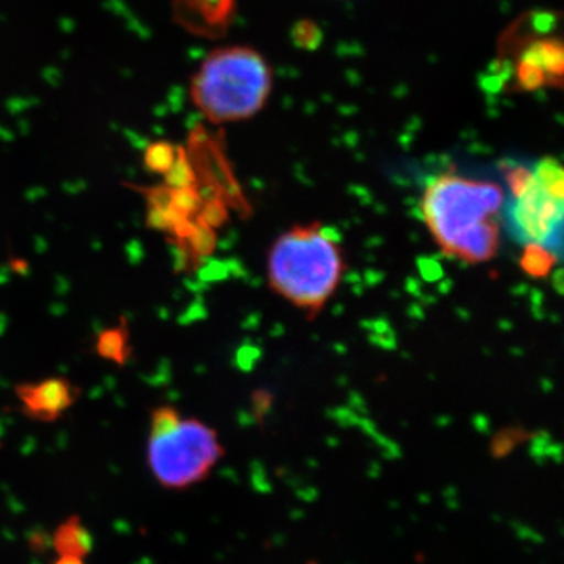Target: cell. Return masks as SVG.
<instances>
[{"label": "cell", "mask_w": 564, "mask_h": 564, "mask_svg": "<svg viewBox=\"0 0 564 564\" xmlns=\"http://www.w3.org/2000/svg\"><path fill=\"white\" fill-rule=\"evenodd\" d=\"M503 206L505 192L497 182L447 173L426 185L421 215L444 254L477 265L499 252Z\"/></svg>", "instance_id": "cell-1"}, {"label": "cell", "mask_w": 564, "mask_h": 564, "mask_svg": "<svg viewBox=\"0 0 564 564\" xmlns=\"http://www.w3.org/2000/svg\"><path fill=\"white\" fill-rule=\"evenodd\" d=\"M345 252L339 237L318 223L296 225L274 240L267 256V280L280 299L315 315L343 282Z\"/></svg>", "instance_id": "cell-2"}, {"label": "cell", "mask_w": 564, "mask_h": 564, "mask_svg": "<svg viewBox=\"0 0 564 564\" xmlns=\"http://www.w3.org/2000/svg\"><path fill=\"white\" fill-rule=\"evenodd\" d=\"M273 88V70L262 54L247 46L215 50L191 82L193 106L214 124L250 120Z\"/></svg>", "instance_id": "cell-3"}, {"label": "cell", "mask_w": 564, "mask_h": 564, "mask_svg": "<svg viewBox=\"0 0 564 564\" xmlns=\"http://www.w3.org/2000/svg\"><path fill=\"white\" fill-rule=\"evenodd\" d=\"M225 455L217 430L196 417H182L169 432L148 440V466L162 488H192L206 480Z\"/></svg>", "instance_id": "cell-4"}, {"label": "cell", "mask_w": 564, "mask_h": 564, "mask_svg": "<svg viewBox=\"0 0 564 564\" xmlns=\"http://www.w3.org/2000/svg\"><path fill=\"white\" fill-rule=\"evenodd\" d=\"M513 221L519 236L536 250L560 247L563 223V170L554 159L534 169H518L510 176Z\"/></svg>", "instance_id": "cell-5"}, {"label": "cell", "mask_w": 564, "mask_h": 564, "mask_svg": "<svg viewBox=\"0 0 564 564\" xmlns=\"http://www.w3.org/2000/svg\"><path fill=\"white\" fill-rule=\"evenodd\" d=\"M22 414L35 422L58 421L79 399L80 391L68 378L50 377L14 388Z\"/></svg>", "instance_id": "cell-6"}, {"label": "cell", "mask_w": 564, "mask_h": 564, "mask_svg": "<svg viewBox=\"0 0 564 564\" xmlns=\"http://www.w3.org/2000/svg\"><path fill=\"white\" fill-rule=\"evenodd\" d=\"M563 52L560 44L552 41L534 44L522 57L519 79L527 88L551 84L552 77L562 76Z\"/></svg>", "instance_id": "cell-7"}, {"label": "cell", "mask_w": 564, "mask_h": 564, "mask_svg": "<svg viewBox=\"0 0 564 564\" xmlns=\"http://www.w3.org/2000/svg\"><path fill=\"white\" fill-rule=\"evenodd\" d=\"M52 545H54L58 556L85 558V556L90 555L93 536L79 516H70L52 534Z\"/></svg>", "instance_id": "cell-8"}, {"label": "cell", "mask_w": 564, "mask_h": 564, "mask_svg": "<svg viewBox=\"0 0 564 564\" xmlns=\"http://www.w3.org/2000/svg\"><path fill=\"white\" fill-rule=\"evenodd\" d=\"M95 351L104 361L122 367L128 364L132 356L131 333L126 321L118 325L102 329L96 337Z\"/></svg>", "instance_id": "cell-9"}, {"label": "cell", "mask_w": 564, "mask_h": 564, "mask_svg": "<svg viewBox=\"0 0 564 564\" xmlns=\"http://www.w3.org/2000/svg\"><path fill=\"white\" fill-rule=\"evenodd\" d=\"M177 147L172 141H154L147 148L143 155L144 169L158 176H165L176 161Z\"/></svg>", "instance_id": "cell-10"}, {"label": "cell", "mask_w": 564, "mask_h": 564, "mask_svg": "<svg viewBox=\"0 0 564 564\" xmlns=\"http://www.w3.org/2000/svg\"><path fill=\"white\" fill-rule=\"evenodd\" d=\"M182 415L180 411L170 404H162L151 413L150 436H158L174 429L180 423Z\"/></svg>", "instance_id": "cell-11"}, {"label": "cell", "mask_w": 564, "mask_h": 564, "mask_svg": "<svg viewBox=\"0 0 564 564\" xmlns=\"http://www.w3.org/2000/svg\"><path fill=\"white\" fill-rule=\"evenodd\" d=\"M55 564H85V562L79 556H58Z\"/></svg>", "instance_id": "cell-12"}]
</instances>
